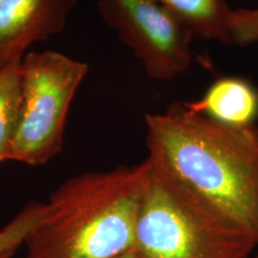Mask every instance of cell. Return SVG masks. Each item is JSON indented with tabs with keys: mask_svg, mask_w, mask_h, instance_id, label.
<instances>
[{
	"mask_svg": "<svg viewBox=\"0 0 258 258\" xmlns=\"http://www.w3.org/2000/svg\"><path fill=\"white\" fill-rule=\"evenodd\" d=\"M22 102L21 62L0 67V164L6 161Z\"/></svg>",
	"mask_w": 258,
	"mask_h": 258,
	"instance_id": "cell-9",
	"label": "cell"
},
{
	"mask_svg": "<svg viewBox=\"0 0 258 258\" xmlns=\"http://www.w3.org/2000/svg\"><path fill=\"white\" fill-rule=\"evenodd\" d=\"M252 258H258V251H257V253H256V254H254V256H253Z\"/></svg>",
	"mask_w": 258,
	"mask_h": 258,
	"instance_id": "cell-14",
	"label": "cell"
},
{
	"mask_svg": "<svg viewBox=\"0 0 258 258\" xmlns=\"http://www.w3.org/2000/svg\"><path fill=\"white\" fill-rule=\"evenodd\" d=\"M151 172L146 158L138 165L67 179L44 203L24 241L25 258H116L133 249Z\"/></svg>",
	"mask_w": 258,
	"mask_h": 258,
	"instance_id": "cell-2",
	"label": "cell"
},
{
	"mask_svg": "<svg viewBox=\"0 0 258 258\" xmlns=\"http://www.w3.org/2000/svg\"><path fill=\"white\" fill-rule=\"evenodd\" d=\"M97 6L148 77L167 82L191 67L192 36L159 2L98 0Z\"/></svg>",
	"mask_w": 258,
	"mask_h": 258,
	"instance_id": "cell-5",
	"label": "cell"
},
{
	"mask_svg": "<svg viewBox=\"0 0 258 258\" xmlns=\"http://www.w3.org/2000/svg\"><path fill=\"white\" fill-rule=\"evenodd\" d=\"M116 258H141V257L139 256L138 252L134 250V247H133V249L125 251V252L120 254V256H117Z\"/></svg>",
	"mask_w": 258,
	"mask_h": 258,
	"instance_id": "cell-12",
	"label": "cell"
},
{
	"mask_svg": "<svg viewBox=\"0 0 258 258\" xmlns=\"http://www.w3.org/2000/svg\"><path fill=\"white\" fill-rule=\"evenodd\" d=\"M192 37L230 46L233 9L227 0H157Z\"/></svg>",
	"mask_w": 258,
	"mask_h": 258,
	"instance_id": "cell-8",
	"label": "cell"
},
{
	"mask_svg": "<svg viewBox=\"0 0 258 258\" xmlns=\"http://www.w3.org/2000/svg\"><path fill=\"white\" fill-rule=\"evenodd\" d=\"M148 158L258 245V127L237 128L184 102L145 116Z\"/></svg>",
	"mask_w": 258,
	"mask_h": 258,
	"instance_id": "cell-1",
	"label": "cell"
},
{
	"mask_svg": "<svg viewBox=\"0 0 258 258\" xmlns=\"http://www.w3.org/2000/svg\"><path fill=\"white\" fill-rule=\"evenodd\" d=\"M77 0H0V67L22 62L28 48L60 34Z\"/></svg>",
	"mask_w": 258,
	"mask_h": 258,
	"instance_id": "cell-6",
	"label": "cell"
},
{
	"mask_svg": "<svg viewBox=\"0 0 258 258\" xmlns=\"http://www.w3.org/2000/svg\"><path fill=\"white\" fill-rule=\"evenodd\" d=\"M15 252H16V251H12V252L5 253V254H3V256H2V257H0V258H11V257H12V256H14V254H15Z\"/></svg>",
	"mask_w": 258,
	"mask_h": 258,
	"instance_id": "cell-13",
	"label": "cell"
},
{
	"mask_svg": "<svg viewBox=\"0 0 258 258\" xmlns=\"http://www.w3.org/2000/svg\"><path fill=\"white\" fill-rule=\"evenodd\" d=\"M44 213V203L30 202L12 219L0 228V257L16 251L24 244L32 228L41 220Z\"/></svg>",
	"mask_w": 258,
	"mask_h": 258,
	"instance_id": "cell-10",
	"label": "cell"
},
{
	"mask_svg": "<svg viewBox=\"0 0 258 258\" xmlns=\"http://www.w3.org/2000/svg\"><path fill=\"white\" fill-rule=\"evenodd\" d=\"M233 44L249 46L258 42V6L256 9H238L232 16Z\"/></svg>",
	"mask_w": 258,
	"mask_h": 258,
	"instance_id": "cell-11",
	"label": "cell"
},
{
	"mask_svg": "<svg viewBox=\"0 0 258 258\" xmlns=\"http://www.w3.org/2000/svg\"><path fill=\"white\" fill-rule=\"evenodd\" d=\"M151 164L135 233L139 256L252 258L258 245L246 232Z\"/></svg>",
	"mask_w": 258,
	"mask_h": 258,
	"instance_id": "cell-3",
	"label": "cell"
},
{
	"mask_svg": "<svg viewBox=\"0 0 258 258\" xmlns=\"http://www.w3.org/2000/svg\"><path fill=\"white\" fill-rule=\"evenodd\" d=\"M184 104L189 110L221 124L250 127L258 118V90L241 77H221L209 85L201 98Z\"/></svg>",
	"mask_w": 258,
	"mask_h": 258,
	"instance_id": "cell-7",
	"label": "cell"
},
{
	"mask_svg": "<svg viewBox=\"0 0 258 258\" xmlns=\"http://www.w3.org/2000/svg\"><path fill=\"white\" fill-rule=\"evenodd\" d=\"M21 71V111L6 161L42 165L62 150L70 106L89 67L59 51L44 50L25 54Z\"/></svg>",
	"mask_w": 258,
	"mask_h": 258,
	"instance_id": "cell-4",
	"label": "cell"
}]
</instances>
